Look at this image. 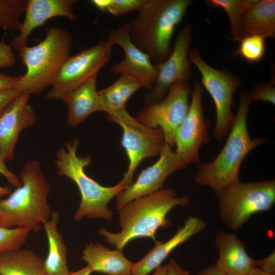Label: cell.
Here are the masks:
<instances>
[{
	"label": "cell",
	"mask_w": 275,
	"mask_h": 275,
	"mask_svg": "<svg viewBox=\"0 0 275 275\" xmlns=\"http://www.w3.org/2000/svg\"><path fill=\"white\" fill-rule=\"evenodd\" d=\"M189 202L187 195L177 197L175 191L169 187L162 188L133 200L118 209L121 231L112 233L101 228L98 233L108 244L121 251L136 238H150L156 243L158 230L171 225L167 217L169 213L175 207L186 206Z\"/></svg>",
	"instance_id": "1"
},
{
	"label": "cell",
	"mask_w": 275,
	"mask_h": 275,
	"mask_svg": "<svg viewBox=\"0 0 275 275\" xmlns=\"http://www.w3.org/2000/svg\"><path fill=\"white\" fill-rule=\"evenodd\" d=\"M251 103L249 92L241 90L238 111L224 147L214 160L200 165L196 173V183L210 187L217 196L240 181L239 170L249 152L269 142L266 138L250 135L247 117Z\"/></svg>",
	"instance_id": "2"
},
{
	"label": "cell",
	"mask_w": 275,
	"mask_h": 275,
	"mask_svg": "<svg viewBox=\"0 0 275 275\" xmlns=\"http://www.w3.org/2000/svg\"><path fill=\"white\" fill-rule=\"evenodd\" d=\"M191 0H146L128 23L132 42L155 63L165 61L172 52L171 40Z\"/></svg>",
	"instance_id": "3"
},
{
	"label": "cell",
	"mask_w": 275,
	"mask_h": 275,
	"mask_svg": "<svg viewBox=\"0 0 275 275\" xmlns=\"http://www.w3.org/2000/svg\"><path fill=\"white\" fill-rule=\"evenodd\" d=\"M19 178L21 186L8 198L0 199V227H27L37 232L51 214L48 202L50 185L36 160L25 162Z\"/></svg>",
	"instance_id": "4"
},
{
	"label": "cell",
	"mask_w": 275,
	"mask_h": 275,
	"mask_svg": "<svg viewBox=\"0 0 275 275\" xmlns=\"http://www.w3.org/2000/svg\"><path fill=\"white\" fill-rule=\"evenodd\" d=\"M79 143L77 138L65 143L58 150L54 162L58 175L72 180L79 191L81 200L74 219L77 221L87 217L111 221L113 213L108 204L125 187L120 182L114 186H104L89 177L85 168L91 164L92 158L77 155Z\"/></svg>",
	"instance_id": "5"
},
{
	"label": "cell",
	"mask_w": 275,
	"mask_h": 275,
	"mask_svg": "<svg viewBox=\"0 0 275 275\" xmlns=\"http://www.w3.org/2000/svg\"><path fill=\"white\" fill-rule=\"evenodd\" d=\"M73 38L67 30L51 26L38 44L19 51L26 72L16 87L20 93L38 95L51 86L60 69L70 57Z\"/></svg>",
	"instance_id": "6"
},
{
	"label": "cell",
	"mask_w": 275,
	"mask_h": 275,
	"mask_svg": "<svg viewBox=\"0 0 275 275\" xmlns=\"http://www.w3.org/2000/svg\"><path fill=\"white\" fill-rule=\"evenodd\" d=\"M217 197L220 220L229 229L237 231L253 215L272 207L275 202V180L239 181Z\"/></svg>",
	"instance_id": "7"
},
{
	"label": "cell",
	"mask_w": 275,
	"mask_h": 275,
	"mask_svg": "<svg viewBox=\"0 0 275 275\" xmlns=\"http://www.w3.org/2000/svg\"><path fill=\"white\" fill-rule=\"evenodd\" d=\"M188 58L201 73L202 87L213 100L216 119L213 135L221 142L228 135L235 119L231 108L234 104L233 94L240 86V80L227 69L218 70L210 66L197 48L189 50Z\"/></svg>",
	"instance_id": "8"
},
{
	"label": "cell",
	"mask_w": 275,
	"mask_h": 275,
	"mask_svg": "<svg viewBox=\"0 0 275 275\" xmlns=\"http://www.w3.org/2000/svg\"><path fill=\"white\" fill-rule=\"evenodd\" d=\"M107 118L123 130L121 145L129 164L120 183L125 188L133 182L134 172L144 159L160 154L166 144L163 133L160 128H150L143 125L126 108L107 114Z\"/></svg>",
	"instance_id": "9"
},
{
	"label": "cell",
	"mask_w": 275,
	"mask_h": 275,
	"mask_svg": "<svg viewBox=\"0 0 275 275\" xmlns=\"http://www.w3.org/2000/svg\"><path fill=\"white\" fill-rule=\"evenodd\" d=\"M112 46L107 40H100L93 46L70 56L60 69L46 98L63 101L77 87L97 75L111 60Z\"/></svg>",
	"instance_id": "10"
},
{
	"label": "cell",
	"mask_w": 275,
	"mask_h": 275,
	"mask_svg": "<svg viewBox=\"0 0 275 275\" xmlns=\"http://www.w3.org/2000/svg\"><path fill=\"white\" fill-rule=\"evenodd\" d=\"M191 91L188 82L176 81L171 86L166 97L144 106L135 118L148 128H160L165 143L173 148L175 146L176 132L188 111Z\"/></svg>",
	"instance_id": "11"
},
{
	"label": "cell",
	"mask_w": 275,
	"mask_h": 275,
	"mask_svg": "<svg viewBox=\"0 0 275 275\" xmlns=\"http://www.w3.org/2000/svg\"><path fill=\"white\" fill-rule=\"evenodd\" d=\"M203 94L201 84L195 83L188 113L176 132L174 152L187 166L200 163V148L210 142V122L204 114Z\"/></svg>",
	"instance_id": "12"
},
{
	"label": "cell",
	"mask_w": 275,
	"mask_h": 275,
	"mask_svg": "<svg viewBox=\"0 0 275 275\" xmlns=\"http://www.w3.org/2000/svg\"><path fill=\"white\" fill-rule=\"evenodd\" d=\"M191 39L192 26L186 24L179 32L168 58L163 62L155 63L154 66L158 72L157 78L153 88L144 95L145 105L162 100L175 82H188L191 77L188 58Z\"/></svg>",
	"instance_id": "13"
},
{
	"label": "cell",
	"mask_w": 275,
	"mask_h": 275,
	"mask_svg": "<svg viewBox=\"0 0 275 275\" xmlns=\"http://www.w3.org/2000/svg\"><path fill=\"white\" fill-rule=\"evenodd\" d=\"M187 166L166 143L159 159L153 164L143 170L134 182L116 196L117 208L136 198L147 196L162 189L165 180L171 174L184 169Z\"/></svg>",
	"instance_id": "14"
},
{
	"label": "cell",
	"mask_w": 275,
	"mask_h": 275,
	"mask_svg": "<svg viewBox=\"0 0 275 275\" xmlns=\"http://www.w3.org/2000/svg\"><path fill=\"white\" fill-rule=\"evenodd\" d=\"M106 40L113 45L120 46L124 53L122 61L111 66L112 73L132 76L141 83L143 88L149 91L156 81L158 72L149 56L132 42L128 23L111 30Z\"/></svg>",
	"instance_id": "15"
},
{
	"label": "cell",
	"mask_w": 275,
	"mask_h": 275,
	"mask_svg": "<svg viewBox=\"0 0 275 275\" xmlns=\"http://www.w3.org/2000/svg\"><path fill=\"white\" fill-rule=\"evenodd\" d=\"M76 0H28L24 19L21 23L19 34L9 43L19 51L27 46L28 38L36 28L48 20L58 16L65 17L71 21L77 17L73 11Z\"/></svg>",
	"instance_id": "16"
},
{
	"label": "cell",
	"mask_w": 275,
	"mask_h": 275,
	"mask_svg": "<svg viewBox=\"0 0 275 275\" xmlns=\"http://www.w3.org/2000/svg\"><path fill=\"white\" fill-rule=\"evenodd\" d=\"M29 97L28 94L20 93L0 117V151L5 160L13 159L20 132L36 121V115L29 103Z\"/></svg>",
	"instance_id": "17"
},
{
	"label": "cell",
	"mask_w": 275,
	"mask_h": 275,
	"mask_svg": "<svg viewBox=\"0 0 275 275\" xmlns=\"http://www.w3.org/2000/svg\"><path fill=\"white\" fill-rule=\"evenodd\" d=\"M206 227V223L202 219L188 216L172 237L164 242L157 241L142 259L133 263L131 275H148L160 266L173 251Z\"/></svg>",
	"instance_id": "18"
},
{
	"label": "cell",
	"mask_w": 275,
	"mask_h": 275,
	"mask_svg": "<svg viewBox=\"0 0 275 275\" xmlns=\"http://www.w3.org/2000/svg\"><path fill=\"white\" fill-rule=\"evenodd\" d=\"M214 241L218 257L214 265L224 275H248L256 267V259L247 253L244 243L235 233L220 230Z\"/></svg>",
	"instance_id": "19"
},
{
	"label": "cell",
	"mask_w": 275,
	"mask_h": 275,
	"mask_svg": "<svg viewBox=\"0 0 275 275\" xmlns=\"http://www.w3.org/2000/svg\"><path fill=\"white\" fill-rule=\"evenodd\" d=\"M81 259L93 272L106 275H131L133 263L126 258L122 251L111 250L98 242L86 245Z\"/></svg>",
	"instance_id": "20"
},
{
	"label": "cell",
	"mask_w": 275,
	"mask_h": 275,
	"mask_svg": "<svg viewBox=\"0 0 275 275\" xmlns=\"http://www.w3.org/2000/svg\"><path fill=\"white\" fill-rule=\"evenodd\" d=\"M97 75L74 89L63 101L68 106L67 124L76 127L91 114L100 111Z\"/></svg>",
	"instance_id": "21"
},
{
	"label": "cell",
	"mask_w": 275,
	"mask_h": 275,
	"mask_svg": "<svg viewBox=\"0 0 275 275\" xmlns=\"http://www.w3.org/2000/svg\"><path fill=\"white\" fill-rule=\"evenodd\" d=\"M250 35L274 38V0H256L246 11L241 24V39Z\"/></svg>",
	"instance_id": "22"
},
{
	"label": "cell",
	"mask_w": 275,
	"mask_h": 275,
	"mask_svg": "<svg viewBox=\"0 0 275 275\" xmlns=\"http://www.w3.org/2000/svg\"><path fill=\"white\" fill-rule=\"evenodd\" d=\"M59 218V212L53 211L49 219L43 224L48 244V253L44 260L47 275H67L70 272L67 263V249L58 230Z\"/></svg>",
	"instance_id": "23"
},
{
	"label": "cell",
	"mask_w": 275,
	"mask_h": 275,
	"mask_svg": "<svg viewBox=\"0 0 275 275\" xmlns=\"http://www.w3.org/2000/svg\"><path fill=\"white\" fill-rule=\"evenodd\" d=\"M0 275H47L44 260L31 250L0 253Z\"/></svg>",
	"instance_id": "24"
},
{
	"label": "cell",
	"mask_w": 275,
	"mask_h": 275,
	"mask_svg": "<svg viewBox=\"0 0 275 275\" xmlns=\"http://www.w3.org/2000/svg\"><path fill=\"white\" fill-rule=\"evenodd\" d=\"M141 88L142 85L135 78L120 74L114 83L98 91L100 111L109 114L125 108L129 98Z\"/></svg>",
	"instance_id": "25"
},
{
	"label": "cell",
	"mask_w": 275,
	"mask_h": 275,
	"mask_svg": "<svg viewBox=\"0 0 275 275\" xmlns=\"http://www.w3.org/2000/svg\"><path fill=\"white\" fill-rule=\"evenodd\" d=\"M256 0H208L205 5L212 8L223 9L227 14L230 24L233 41L241 39V24L243 15Z\"/></svg>",
	"instance_id": "26"
},
{
	"label": "cell",
	"mask_w": 275,
	"mask_h": 275,
	"mask_svg": "<svg viewBox=\"0 0 275 275\" xmlns=\"http://www.w3.org/2000/svg\"><path fill=\"white\" fill-rule=\"evenodd\" d=\"M28 0H0V29L19 31Z\"/></svg>",
	"instance_id": "27"
},
{
	"label": "cell",
	"mask_w": 275,
	"mask_h": 275,
	"mask_svg": "<svg viewBox=\"0 0 275 275\" xmlns=\"http://www.w3.org/2000/svg\"><path fill=\"white\" fill-rule=\"evenodd\" d=\"M265 38L259 35H250L242 38L235 53L251 63L260 62L266 51Z\"/></svg>",
	"instance_id": "28"
},
{
	"label": "cell",
	"mask_w": 275,
	"mask_h": 275,
	"mask_svg": "<svg viewBox=\"0 0 275 275\" xmlns=\"http://www.w3.org/2000/svg\"><path fill=\"white\" fill-rule=\"evenodd\" d=\"M32 231L27 227L6 228L0 227V253L20 249Z\"/></svg>",
	"instance_id": "29"
},
{
	"label": "cell",
	"mask_w": 275,
	"mask_h": 275,
	"mask_svg": "<svg viewBox=\"0 0 275 275\" xmlns=\"http://www.w3.org/2000/svg\"><path fill=\"white\" fill-rule=\"evenodd\" d=\"M146 0H109L106 12L114 16H123L138 10Z\"/></svg>",
	"instance_id": "30"
},
{
	"label": "cell",
	"mask_w": 275,
	"mask_h": 275,
	"mask_svg": "<svg viewBox=\"0 0 275 275\" xmlns=\"http://www.w3.org/2000/svg\"><path fill=\"white\" fill-rule=\"evenodd\" d=\"M273 80L269 82L260 83L257 84L249 92V97L252 102L256 100H261L271 103L275 104V88L273 86Z\"/></svg>",
	"instance_id": "31"
},
{
	"label": "cell",
	"mask_w": 275,
	"mask_h": 275,
	"mask_svg": "<svg viewBox=\"0 0 275 275\" xmlns=\"http://www.w3.org/2000/svg\"><path fill=\"white\" fill-rule=\"evenodd\" d=\"M16 63V58L10 44L0 41V68H10Z\"/></svg>",
	"instance_id": "32"
},
{
	"label": "cell",
	"mask_w": 275,
	"mask_h": 275,
	"mask_svg": "<svg viewBox=\"0 0 275 275\" xmlns=\"http://www.w3.org/2000/svg\"><path fill=\"white\" fill-rule=\"evenodd\" d=\"M5 160L0 151V174L5 177L11 185L16 188L20 186L21 182L19 177L7 167Z\"/></svg>",
	"instance_id": "33"
},
{
	"label": "cell",
	"mask_w": 275,
	"mask_h": 275,
	"mask_svg": "<svg viewBox=\"0 0 275 275\" xmlns=\"http://www.w3.org/2000/svg\"><path fill=\"white\" fill-rule=\"evenodd\" d=\"M256 267L269 273L275 274V252L272 251L266 257L256 260Z\"/></svg>",
	"instance_id": "34"
},
{
	"label": "cell",
	"mask_w": 275,
	"mask_h": 275,
	"mask_svg": "<svg viewBox=\"0 0 275 275\" xmlns=\"http://www.w3.org/2000/svg\"><path fill=\"white\" fill-rule=\"evenodd\" d=\"M20 94L16 88L0 92V117L9 104Z\"/></svg>",
	"instance_id": "35"
},
{
	"label": "cell",
	"mask_w": 275,
	"mask_h": 275,
	"mask_svg": "<svg viewBox=\"0 0 275 275\" xmlns=\"http://www.w3.org/2000/svg\"><path fill=\"white\" fill-rule=\"evenodd\" d=\"M22 75L12 76L0 72V92L16 88Z\"/></svg>",
	"instance_id": "36"
},
{
	"label": "cell",
	"mask_w": 275,
	"mask_h": 275,
	"mask_svg": "<svg viewBox=\"0 0 275 275\" xmlns=\"http://www.w3.org/2000/svg\"><path fill=\"white\" fill-rule=\"evenodd\" d=\"M166 265V275H190L188 271L183 269L173 259H171Z\"/></svg>",
	"instance_id": "37"
},
{
	"label": "cell",
	"mask_w": 275,
	"mask_h": 275,
	"mask_svg": "<svg viewBox=\"0 0 275 275\" xmlns=\"http://www.w3.org/2000/svg\"><path fill=\"white\" fill-rule=\"evenodd\" d=\"M196 275H224L213 265H210L202 269Z\"/></svg>",
	"instance_id": "38"
},
{
	"label": "cell",
	"mask_w": 275,
	"mask_h": 275,
	"mask_svg": "<svg viewBox=\"0 0 275 275\" xmlns=\"http://www.w3.org/2000/svg\"><path fill=\"white\" fill-rule=\"evenodd\" d=\"M109 0H92L91 3L99 11L106 12Z\"/></svg>",
	"instance_id": "39"
},
{
	"label": "cell",
	"mask_w": 275,
	"mask_h": 275,
	"mask_svg": "<svg viewBox=\"0 0 275 275\" xmlns=\"http://www.w3.org/2000/svg\"><path fill=\"white\" fill-rule=\"evenodd\" d=\"M93 273L91 269L88 266L74 272H70L67 275H91Z\"/></svg>",
	"instance_id": "40"
},
{
	"label": "cell",
	"mask_w": 275,
	"mask_h": 275,
	"mask_svg": "<svg viewBox=\"0 0 275 275\" xmlns=\"http://www.w3.org/2000/svg\"><path fill=\"white\" fill-rule=\"evenodd\" d=\"M166 271L167 265H160L155 270V272L153 275H166Z\"/></svg>",
	"instance_id": "41"
},
{
	"label": "cell",
	"mask_w": 275,
	"mask_h": 275,
	"mask_svg": "<svg viewBox=\"0 0 275 275\" xmlns=\"http://www.w3.org/2000/svg\"><path fill=\"white\" fill-rule=\"evenodd\" d=\"M248 275H275V274H269L255 267Z\"/></svg>",
	"instance_id": "42"
},
{
	"label": "cell",
	"mask_w": 275,
	"mask_h": 275,
	"mask_svg": "<svg viewBox=\"0 0 275 275\" xmlns=\"http://www.w3.org/2000/svg\"><path fill=\"white\" fill-rule=\"evenodd\" d=\"M10 192V188L8 187L0 186V199L6 195H8Z\"/></svg>",
	"instance_id": "43"
}]
</instances>
